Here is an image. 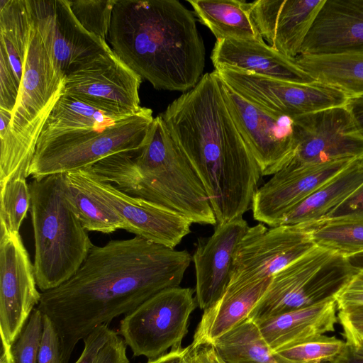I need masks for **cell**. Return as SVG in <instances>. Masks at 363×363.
<instances>
[{"label":"cell","mask_w":363,"mask_h":363,"mask_svg":"<svg viewBox=\"0 0 363 363\" xmlns=\"http://www.w3.org/2000/svg\"><path fill=\"white\" fill-rule=\"evenodd\" d=\"M191 261L187 250L138 235L94 245L70 279L41 292L37 306L56 328L62 363H69L78 342L97 327L109 325L164 289L179 286Z\"/></svg>","instance_id":"cell-1"},{"label":"cell","mask_w":363,"mask_h":363,"mask_svg":"<svg viewBox=\"0 0 363 363\" xmlns=\"http://www.w3.org/2000/svg\"><path fill=\"white\" fill-rule=\"evenodd\" d=\"M160 116L203 182L217 224L242 218L262 174L230 114L216 71L203 74Z\"/></svg>","instance_id":"cell-2"},{"label":"cell","mask_w":363,"mask_h":363,"mask_svg":"<svg viewBox=\"0 0 363 363\" xmlns=\"http://www.w3.org/2000/svg\"><path fill=\"white\" fill-rule=\"evenodd\" d=\"M107 40L159 90L187 91L203 76L205 47L193 13L177 0H117Z\"/></svg>","instance_id":"cell-3"},{"label":"cell","mask_w":363,"mask_h":363,"mask_svg":"<svg viewBox=\"0 0 363 363\" xmlns=\"http://www.w3.org/2000/svg\"><path fill=\"white\" fill-rule=\"evenodd\" d=\"M89 168L130 196L172 209L193 223L217 224L203 182L160 114L140 150L110 155Z\"/></svg>","instance_id":"cell-4"},{"label":"cell","mask_w":363,"mask_h":363,"mask_svg":"<svg viewBox=\"0 0 363 363\" xmlns=\"http://www.w3.org/2000/svg\"><path fill=\"white\" fill-rule=\"evenodd\" d=\"M64 82L32 23L16 104L12 113L0 108L1 186L28 177L39 137L63 94Z\"/></svg>","instance_id":"cell-5"},{"label":"cell","mask_w":363,"mask_h":363,"mask_svg":"<svg viewBox=\"0 0 363 363\" xmlns=\"http://www.w3.org/2000/svg\"><path fill=\"white\" fill-rule=\"evenodd\" d=\"M28 185L35 277L38 287L44 292L70 279L94 244L67 195L65 174L35 178Z\"/></svg>","instance_id":"cell-6"},{"label":"cell","mask_w":363,"mask_h":363,"mask_svg":"<svg viewBox=\"0 0 363 363\" xmlns=\"http://www.w3.org/2000/svg\"><path fill=\"white\" fill-rule=\"evenodd\" d=\"M153 121L152 111L141 107L110 126L41 133L28 176L65 174L116 153L138 151L148 139Z\"/></svg>","instance_id":"cell-7"},{"label":"cell","mask_w":363,"mask_h":363,"mask_svg":"<svg viewBox=\"0 0 363 363\" xmlns=\"http://www.w3.org/2000/svg\"><path fill=\"white\" fill-rule=\"evenodd\" d=\"M356 272L346 257L315 246L272 277L248 318L257 323L335 299Z\"/></svg>","instance_id":"cell-8"},{"label":"cell","mask_w":363,"mask_h":363,"mask_svg":"<svg viewBox=\"0 0 363 363\" xmlns=\"http://www.w3.org/2000/svg\"><path fill=\"white\" fill-rule=\"evenodd\" d=\"M194 292L180 286L164 289L124 316L118 334L134 357L153 359L181 347L196 307Z\"/></svg>","instance_id":"cell-9"},{"label":"cell","mask_w":363,"mask_h":363,"mask_svg":"<svg viewBox=\"0 0 363 363\" xmlns=\"http://www.w3.org/2000/svg\"><path fill=\"white\" fill-rule=\"evenodd\" d=\"M141 82V77L108 46L65 77L63 94L127 117L141 108L138 94Z\"/></svg>","instance_id":"cell-10"},{"label":"cell","mask_w":363,"mask_h":363,"mask_svg":"<svg viewBox=\"0 0 363 363\" xmlns=\"http://www.w3.org/2000/svg\"><path fill=\"white\" fill-rule=\"evenodd\" d=\"M215 71L225 84L250 102L292 119L344 106L350 98L341 90L316 80L301 84L236 69L220 68Z\"/></svg>","instance_id":"cell-11"},{"label":"cell","mask_w":363,"mask_h":363,"mask_svg":"<svg viewBox=\"0 0 363 363\" xmlns=\"http://www.w3.org/2000/svg\"><path fill=\"white\" fill-rule=\"evenodd\" d=\"M112 208L124 220L125 230L150 242L173 248L191 233L193 223L176 211L130 196L101 180L89 167L65 173Z\"/></svg>","instance_id":"cell-12"},{"label":"cell","mask_w":363,"mask_h":363,"mask_svg":"<svg viewBox=\"0 0 363 363\" xmlns=\"http://www.w3.org/2000/svg\"><path fill=\"white\" fill-rule=\"evenodd\" d=\"M315 247L307 226L249 227L237 250L228 286L272 277Z\"/></svg>","instance_id":"cell-13"},{"label":"cell","mask_w":363,"mask_h":363,"mask_svg":"<svg viewBox=\"0 0 363 363\" xmlns=\"http://www.w3.org/2000/svg\"><path fill=\"white\" fill-rule=\"evenodd\" d=\"M220 80L230 114L256 160L262 176L274 174L295 154L296 141L293 119L250 102Z\"/></svg>","instance_id":"cell-14"},{"label":"cell","mask_w":363,"mask_h":363,"mask_svg":"<svg viewBox=\"0 0 363 363\" xmlns=\"http://www.w3.org/2000/svg\"><path fill=\"white\" fill-rule=\"evenodd\" d=\"M295 154L283 168L363 160V134L345 106L293 118Z\"/></svg>","instance_id":"cell-15"},{"label":"cell","mask_w":363,"mask_h":363,"mask_svg":"<svg viewBox=\"0 0 363 363\" xmlns=\"http://www.w3.org/2000/svg\"><path fill=\"white\" fill-rule=\"evenodd\" d=\"M0 235V333L1 344L12 346L39 304L41 292L20 234Z\"/></svg>","instance_id":"cell-16"},{"label":"cell","mask_w":363,"mask_h":363,"mask_svg":"<svg viewBox=\"0 0 363 363\" xmlns=\"http://www.w3.org/2000/svg\"><path fill=\"white\" fill-rule=\"evenodd\" d=\"M27 4L33 26L55 69L64 77L109 46L80 25L69 0H27Z\"/></svg>","instance_id":"cell-17"},{"label":"cell","mask_w":363,"mask_h":363,"mask_svg":"<svg viewBox=\"0 0 363 363\" xmlns=\"http://www.w3.org/2000/svg\"><path fill=\"white\" fill-rule=\"evenodd\" d=\"M352 161L282 168L256 191L251 208L255 220L270 227L281 225L288 213Z\"/></svg>","instance_id":"cell-18"},{"label":"cell","mask_w":363,"mask_h":363,"mask_svg":"<svg viewBox=\"0 0 363 363\" xmlns=\"http://www.w3.org/2000/svg\"><path fill=\"white\" fill-rule=\"evenodd\" d=\"M249 225L242 218L216 225L213 233L199 238L192 255L196 272V300L201 309L210 308L230 281L234 258Z\"/></svg>","instance_id":"cell-19"},{"label":"cell","mask_w":363,"mask_h":363,"mask_svg":"<svg viewBox=\"0 0 363 363\" xmlns=\"http://www.w3.org/2000/svg\"><path fill=\"white\" fill-rule=\"evenodd\" d=\"M325 0H257L251 16L268 45L296 58Z\"/></svg>","instance_id":"cell-20"},{"label":"cell","mask_w":363,"mask_h":363,"mask_svg":"<svg viewBox=\"0 0 363 363\" xmlns=\"http://www.w3.org/2000/svg\"><path fill=\"white\" fill-rule=\"evenodd\" d=\"M363 52V0H325L300 55Z\"/></svg>","instance_id":"cell-21"},{"label":"cell","mask_w":363,"mask_h":363,"mask_svg":"<svg viewBox=\"0 0 363 363\" xmlns=\"http://www.w3.org/2000/svg\"><path fill=\"white\" fill-rule=\"evenodd\" d=\"M211 58L215 69H236L294 83L315 81L301 67L296 58L283 55L264 40H218L215 43Z\"/></svg>","instance_id":"cell-22"},{"label":"cell","mask_w":363,"mask_h":363,"mask_svg":"<svg viewBox=\"0 0 363 363\" xmlns=\"http://www.w3.org/2000/svg\"><path fill=\"white\" fill-rule=\"evenodd\" d=\"M335 299L255 323L270 348L277 352L335 330Z\"/></svg>","instance_id":"cell-23"},{"label":"cell","mask_w":363,"mask_h":363,"mask_svg":"<svg viewBox=\"0 0 363 363\" xmlns=\"http://www.w3.org/2000/svg\"><path fill=\"white\" fill-rule=\"evenodd\" d=\"M272 278L228 286L222 297L203 311L191 344L193 349L212 345L247 319L267 291Z\"/></svg>","instance_id":"cell-24"},{"label":"cell","mask_w":363,"mask_h":363,"mask_svg":"<svg viewBox=\"0 0 363 363\" xmlns=\"http://www.w3.org/2000/svg\"><path fill=\"white\" fill-rule=\"evenodd\" d=\"M362 184L363 160H353L288 213L281 225L306 226L323 220Z\"/></svg>","instance_id":"cell-25"},{"label":"cell","mask_w":363,"mask_h":363,"mask_svg":"<svg viewBox=\"0 0 363 363\" xmlns=\"http://www.w3.org/2000/svg\"><path fill=\"white\" fill-rule=\"evenodd\" d=\"M200 22L216 40L233 38L263 41L251 16V3L244 0H188Z\"/></svg>","instance_id":"cell-26"},{"label":"cell","mask_w":363,"mask_h":363,"mask_svg":"<svg viewBox=\"0 0 363 363\" xmlns=\"http://www.w3.org/2000/svg\"><path fill=\"white\" fill-rule=\"evenodd\" d=\"M296 60L315 80L350 97L363 94V52L299 55Z\"/></svg>","instance_id":"cell-27"},{"label":"cell","mask_w":363,"mask_h":363,"mask_svg":"<svg viewBox=\"0 0 363 363\" xmlns=\"http://www.w3.org/2000/svg\"><path fill=\"white\" fill-rule=\"evenodd\" d=\"M212 345L224 363H294L273 351L248 318Z\"/></svg>","instance_id":"cell-28"},{"label":"cell","mask_w":363,"mask_h":363,"mask_svg":"<svg viewBox=\"0 0 363 363\" xmlns=\"http://www.w3.org/2000/svg\"><path fill=\"white\" fill-rule=\"evenodd\" d=\"M128 117L109 113L62 94L41 133L107 127Z\"/></svg>","instance_id":"cell-29"},{"label":"cell","mask_w":363,"mask_h":363,"mask_svg":"<svg viewBox=\"0 0 363 363\" xmlns=\"http://www.w3.org/2000/svg\"><path fill=\"white\" fill-rule=\"evenodd\" d=\"M67 195L87 231L111 233L125 230L123 218L108 205L94 196L81 184L65 174Z\"/></svg>","instance_id":"cell-30"},{"label":"cell","mask_w":363,"mask_h":363,"mask_svg":"<svg viewBox=\"0 0 363 363\" xmlns=\"http://www.w3.org/2000/svg\"><path fill=\"white\" fill-rule=\"evenodd\" d=\"M306 226L316 247L346 258L363 252V221L325 220Z\"/></svg>","instance_id":"cell-31"},{"label":"cell","mask_w":363,"mask_h":363,"mask_svg":"<svg viewBox=\"0 0 363 363\" xmlns=\"http://www.w3.org/2000/svg\"><path fill=\"white\" fill-rule=\"evenodd\" d=\"M32 20L27 0H0V40L25 60Z\"/></svg>","instance_id":"cell-32"},{"label":"cell","mask_w":363,"mask_h":363,"mask_svg":"<svg viewBox=\"0 0 363 363\" xmlns=\"http://www.w3.org/2000/svg\"><path fill=\"white\" fill-rule=\"evenodd\" d=\"M1 232L19 233L30 207V192L26 179L16 178L0 187Z\"/></svg>","instance_id":"cell-33"},{"label":"cell","mask_w":363,"mask_h":363,"mask_svg":"<svg viewBox=\"0 0 363 363\" xmlns=\"http://www.w3.org/2000/svg\"><path fill=\"white\" fill-rule=\"evenodd\" d=\"M346 342L322 335L277 352L294 363L332 362L345 350Z\"/></svg>","instance_id":"cell-34"},{"label":"cell","mask_w":363,"mask_h":363,"mask_svg":"<svg viewBox=\"0 0 363 363\" xmlns=\"http://www.w3.org/2000/svg\"><path fill=\"white\" fill-rule=\"evenodd\" d=\"M116 1L69 0V3L80 25L91 34L107 42L113 9Z\"/></svg>","instance_id":"cell-35"},{"label":"cell","mask_w":363,"mask_h":363,"mask_svg":"<svg viewBox=\"0 0 363 363\" xmlns=\"http://www.w3.org/2000/svg\"><path fill=\"white\" fill-rule=\"evenodd\" d=\"M43 315L36 307L31 313L12 351L16 363H38L43 328Z\"/></svg>","instance_id":"cell-36"},{"label":"cell","mask_w":363,"mask_h":363,"mask_svg":"<svg viewBox=\"0 0 363 363\" xmlns=\"http://www.w3.org/2000/svg\"><path fill=\"white\" fill-rule=\"evenodd\" d=\"M20 86L6 51L0 45V108L13 112L18 100Z\"/></svg>","instance_id":"cell-37"},{"label":"cell","mask_w":363,"mask_h":363,"mask_svg":"<svg viewBox=\"0 0 363 363\" xmlns=\"http://www.w3.org/2000/svg\"><path fill=\"white\" fill-rule=\"evenodd\" d=\"M43 315V328L40 345L38 363H62L61 342L55 326Z\"/></svg>","instance_id":"cell-38"},{"label":"cell","mask_w":363,"mask_h":363,"mask_svg":"<svg viewBox=\"0 0 363 363\" xmlns=\"http://www.w3.org/2000/svg\"><path fill=\"white\" fill-rule=\"evenodd\" d=\"M115 332L106 324L97 327L84 339V349L74 363H94L101 349Z\"/></svg>","instance_id":"cell-39"},{"label":"cell","mask_w":363,"mask_h":363,"mask_svg":"<svg viewBox=\"0 0 363 363\" xmlns=\"http://www.w3.org/2000/svg\"><path fill=\"white\" fill-rule=\"evenodd\" d=\"M338 219L363 221V184L322 220Z\"/></svg>","instance_id":"cell-40"},{"label":"cell","mask_w":363,"mask_h":363,"mask_svg":"<svg viewBox=\"0 0 363 363\" xmlns=\"http://www.w3.org/2000/svg\"><path fill=\"white\" fill-rule=\"evenodd\" d=\"M337 310L363 305V270L358 271L336 296Z\"/></svg>","instance_id":"cell-41"},{"label":"cell","mask_w":363,"mask_h":363,"mask_svg":"<svg viewBox=\"0 0 363 363\" xmlns=\"http://www.w3.org/2000/svg\"><path fill=\"white\" fill-rule=\"evenodd\" d=\"M337 318L342 326L344 336L363 338V305L338 310Z\"/></svg>","instance_id":"cell-42"},{"label":"cell","mask_w":363,"mask_h":363,"mask_svg":"<svg viewBox=\"0 0 363 363\" xmlns=\"http://www.w3.org/2000/svg\"><path fill=\"white\" fill-rule=\"evenodd\" d=\"M122 337L115 332L101 349L94 363H130Z\"/></svg>","instance_id":"cell-43"},{"label":"cell","mask_w":363,"mask_h":363,"mask_svg":"<svg viewBox=\"0 0 363 363\" xmlns=\"http://www.w3.org/2000/svg\"><path fill=\"white\" fill-rule=\"evenodd\" d=\"M194 350L191 345L186 347L172 349L169 352L150 359L147 363H194Z\"/></svg>","instance_id":"cell-44"},{"label":"cell","mask_w":363,"mask_h":363,"mask_svg":"<svg viewBox=\"0 0 363 363\" xmlns=\"http://www.w3.org/2000/svg\"><path fill=\"white\" fill-rule=\"evenodd\" d=\"M345 106L356 126L363 134V94L350 96Z\"/></svg>","instance_id":"cell-45"},{"label":"cell","mask_w":363,"mask_h":363,"mask_svg":"<svg viewBox=\"0 0 363 363\" xmlns=\"http://www.w3.org/2000/svg\"><path fill=\"white\" fill-rule=\"evenodd\" d=\"M194 363H224L212 345L194 350Z\"/></svg>","instance_id":"cell-46"},{"label":"cell","mask_w":363,"mask_h":363,"mask_svg":"<svg viewBox=\"0 0 363 363\" xmlns=\"http://www.w3.org/2000/svg\"><path fill=\"white\" fill-rule=\"evenodd\" d=\"M330 363H363V354L356 352L346 342V347L342 352Z\"/></svg>","instance_id":"cell-47"},{"label":"cell","mask_w":363,"mask_h":363,"mask_svg":"<svg viewBox=\"0 0 363 363\" xmlns=\"http://www.w3.org/2000/svg\"><path fill=\"white\" fill-rule=\"evenodd\" d=\"M0 363H16L12 351V346L1 344Z\"/></svg>","instance_id":"cell-48"},{"label":"cell","mask_w":363,"mask_h":363,"mask_svg":"<svg viewBox=\"0 0 363 363\" xmlns=\"http://www.w3.org/2000/svg\"><path fill=\"white\" fill-rule=\"evenodd\" d=\"M350 266L356 271L363 270V252L347 257Z\"/></svg>","instance_id":"cell-49"},{"label":"cell","mask_w":363,"mask_h":363,"mask_svg":"<svg viewBox=\"0 0 363 363\" xmlns=\"http://www.w3.org/2000/svg\"><path fill=\"white\" fill-rule=\"evenodd\" d=\"M345 338V342L351 345L353 349L357 352L363 354V338L352 337V336H344Z\"/></svg>","instance_id":"cell-50"}]
</instances>
